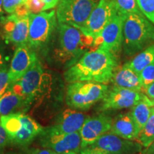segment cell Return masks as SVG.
Wrapping results in <instances>:
<instances>
[{"label":"cell","mask_w":154,"mask_h":154,"mask_svg":"<svg viewBox=\"0 0 154 154\" xmlns=\"http://www.w3.org/2000/svg\"><path fill=\"white\" fill-rule=\"evenodd\" d=\"M112 121L113 119L110 116L106 114L88 117L79 131L82 138V149L91 146L100 136L109 132Z\"/></svg>","instance_id":"cell-15"},{"label":"cell","mask_w":154,"mask_h":154,"mask_svg":"<svg viewBox=\"0 0 154 154\" xmlns=\"http://www.w3.org/2000/svg\"><path fill=\"white\" fill-rule=\"evenodd\" d=\"M126 17L117 14L94 39L93 49H101L118 57L124 42V24Z\"/></svg>","instance_id":"cell-8"},{"label":"cell","mask_w":154,"mask_h":154,"mask_svg":"<svg viewBox=\"0 0 154 154\" xmlns=\"http://www.w3.org/2000/svg\"><path fill=\"white\" fill-rule=\"evenodd\" d=\"M25 4L31 14H38L46 11V5L42 0H27Z\"/></svg>","instance_id":"cell-27"},{"label":"cell","mask_w":154,"mask_h":154,"mask_svg":"<svg viewBox=\"0 0 154 154\" xmlns=\"http://www.w3.org/2000/svg\"><path fill=\"white\" fill-rule=\"evenodd\" d=\"M81 154H108L101 149H94V148L86 147L80 150Z\"/></svg>","instance_id":"cell-31"},{"label":"cell","mask_w":154,"mask_h":154,"mask_svg":"<svg viewBox=\"0 0 154 154\" xmlns=\"http://www.w3.org/2000/svg\"><path fill=\"white\" fill-rule=\"evenodd\" d=\"M22 1H23V2H24V3H26V2L27 1V0H22Z\"/></svg>","instance_id":"cell-40"},{"label":"cell","mask_w":154,"mask_h":154,"mask_svg":"<svg viewBox=\"0 0 154 154\" xmlns=\"http://www.w3.org/2000/svg\"><path fill=\"white\" fill-rule=\"evenodd\" d=\"M4 63H5V58H4L2 51L0 49V69L2 68Z\"/></svg>","instance_id":"cell-37"},{"label":"cell","mask_w":154,"mask_h":154,"mask_svg":"<svg viewBox=\"0 0 154 154\" xmlns=\"http://www.w3.org/2000/svg\"><path fill=\"white\" fill-rule=\"evenodd\" d=\"M1 23L7 40L17 46L27 44L29 14L20 17L13 13L5 17Z\"/></svg>","instance_id":"cell-14"},{"label":"cell","mask_w":154,"mask_h":154,"mask_svg":"<svg viewBox=\"0 0 154 154\" xmlns=\"http://www.w3.org/2000/svg\"><path fill=\"white\" fill-rule=\"evenodd\" d=\"M154 62V44L146 48L143 51L135 55L131 60L126 63L127 66L133 69L135 72L139 73L143 69Z\"/></svg>","instance_id":"cell-22"},{"label":"cell","mask_w":154,"mask_h":154,"mask_svg":"<svg viewBox=\"0 0 154 154\" xmlns=\"http://www.w3.org/2000/svg\"><path fill=\"white\" fill-rule=\"evenodd\" d=\"M119 66L118 57L101 49L86 52L74 64L69 67L63 78L69 84L90 82L107 84Z\"/></svg>","instance_id":"cell-1"},{"label":"cell","mask_w":154,"mask_h":154,"mask_svg":"<svg viewBox=\"0 0 154 154\" xmlns=\"http://www.w3.org/2000/svg\"><path fill=\"white\" fill-rule=\"evenodd\" d=\"M117 14L116 0H99L86 22L79 29L94 39Z\"/></svg>","instance_id":"cell-9"},{"label":"cell","mask_w":154,"mask_h":154,"mask_svg":"<svg viewBox=\"0 0 154 154\" xmlns=\"http://www.w3.org/2000/svg\"><path fill=\"white\" fill-rule=\"evenodd\" d=\"M113 86L128 88L143 92V86L139 74L135 72L133 69L124 63L122 66H118L113 73L110 81Z\"/></svg>","instance_id":"cell-18"},{"label":"cell","mask_w":154,"mask_h":154,"mask_svg":"<svg viewBox=\"0 0 154 154\" xmlns=\"http://www.w3.org/2000/svg\"><path fill=\"white\" fill-rule=\"evenodd\" d=\"M109 131L125 139L136 140L138 132L131 111L120 113L115 117Z\"/></svg>","instance_id":"cell-19"},{"label":"cell","mask_w":154,"mask_h":154,"mask_svg":"<svg viewBox=\"0 0 154 154\" xmlns=\"http://www.w3.org/2000/svg\"><path fill=\"white\" fill-rule=\"evenodd\" d=\"M31 154H58L55 153L54 151L48 149H35L34 151L32 152Z\"/></svg>","instance_id":"cell-34"},{"label":"cell","mask_w":154,"mask_h":154,"mask_svg":"<svg viewBox=\"0 0 154 154\" xmlns=\"http://www.w3.org/2000/svg\"><path fill=\"white\" fill-rule=\"evenodd\" d=\"M42 1L45 4V10L47 11L54 8L56 6L58 5V4L59 3L61 0H42Z\"/></svg>","instance_id":"cell-32"},{"label":"cell","mask_w":154,"mask_h":154,"mask_svg":"<svg viewBox=\"0 0 154 154\" xmlns=\"http://www.w3.org/2000/svg\"><path fill=\"white\" fill-rule=\"evenodd\" d=\"M107 84L90 82L70 83L66 87V103L74 109L87 110L102 101L109 91Z\"/></svg>","instance_id":"cell-5"},{"label":"cell","mask_w":154,"mask_h":154,"mask_svg":"<svg viewBox=\"0 0 154 154\" xmlns=\"http://www.w3.org/2000/svg\"><path fill=\"white\" fill-rule=\"evenodd\" d=\"M154 44V24L143 13L127 15L124 24L123 49L128 57L137 54Z\"/></svg>","instance_id":"cell-3"},{"label":"cell","mask_w":154,"mask_h":154,"mask_svg":"<svg viewBox=\"0 0 154 154\" xmlns=\"http://www.w3.org/2000/svg\"><path fill=\"white\" fill-rule=\"evenodd\" d=\"M8 142L9 138L7 132L0 123V149H3Z\"/></svg>","instance_id":"cell-30"},{"label":"cell","mask_w":154,"mask_h":154,"mask_svg":"<svg viewBox=\"0 0 154 154\" xmlns=\"http://www.w3.org/2000/svg\"><path fill=\"white\" fill-rule=\"evenodd\" d=\"M37 57L27 44L18 46L13 56L9 70V85L12 86L26 74Z\"/></svg>","instance_id":"cell-17"},{"label":"cell","mask_w":154,"mask_h":154,"mask_svg":"<svg viewBox=\"0 0 154 154\" xmlns=\"http://www.w3.org/2000/svg\"><path fill=\"white\" fill-rule=\"evenodd\" d=\"M22 3H24L22 0H3L4 11L8 14H13Z\"/></svg>","instance_id":"cell-29"},{"label":"cell","mask_w":154,"mask_h":154,"mask_svg":"<svg viewBox=\"0 0 154 154\" xmlns=\"http://www.w3.org/2000/svg\"><path fill=\"white\" fill-rule=\"evenodd\" d=\"M2 4H3V0H0V22H1V21L5 17V11H4Z\"/></svg>","instance_id":"cell-36"},{"label":"cell","mask_w":154,"mask_h":154,"mask_svg":"<svg viewBox=\"0 0 154 154\" xmlns=\"http://www.w3.org/2000/svg\"><path fill=\"white\" fill-rule=\"evenodd\" d=\"M153 106L154 100L149 99L144 94L143 98L131 107V113L138 133L147 122L151 115V109Z\"/></svg>","instance_id":"cell-21"},{"label":"cell","mask_w":154,"mask_h":154,"mask_svg":"<svg viewBox=\"0 0 154 154\" xmlns=\"http://www.w3.org/2000/svg\"><path fill=\"white\" fill-rule=\"evenodd\" d=\"M29 108L27 103L22 97L15 94L11 89L7 90L0 97V116H7L21 112Z\"/></svg>","instance_id":"cell-20"},{"label":"cell","mask_w":154,"mask_h":154,"mask_svg":"<svg viewBox=\"0 0 154 154\" xmlns=\"http://www.w3.org/2000/svg\"><path fill=\"white\" fill-rule=\"evenodd\" d=\"M118 14L126 17L132 13L141 12L138 5V0H116Z\"/></svg>","instance_id":"cell-24"},{"label":"cell","mask_w":154,"mask_h":154,"mask_svg":"<svg viewBox=\"0 0 154 154\" xmlns=\"http://www.w3.org/2000/svg\"><path fill=\"white\" fill-rule=\"evenodd\" d=\"M63 154H78V153H76V152H74V151H70V152H67V153H65Z\"/></svg>","instance_id":"cell-38"},{"label":"cell","mask_w":154,"mask_h":154,"mask_svg":"<svg viewBox=\"0 0 154 154\" xmlns=\"http://www.w3.org/2000/svg\"><path fill=\"white\" fill-rule=\"evenodd\" d=\"M140 11L154 24V0H138Z\"/></svg>","instance_id":"cell-25"},{"label":"cell","mask_w":154,"mask_h":154,"mask_svg":"<svg viewBox=\"0 0 154 154\" xmlns=\"http://www.w3.org/2000/svg\"><path fill=\"white\" fill-rule=\"evenodd\" d=\"M139 76L143 91L144 88H146L154 82V62L145 67L139 73Z\"/></svg>","instance_id":"cell-26"},{"label":"cell","mask_w":154,"mask_h":154,"mask_svg":"<svg viewBox=\"0 0 154 154\" xmlns=\"http://www.w3.org/2000/svg\"><path fill=\"white\" fill-rule=\"evenodd\" d=\"M143 96L144 93L142 91L113 86L109 88L106 95L102 99L101 110H119L131 108Z\"/></svg>","instance_id":"cell-12"},{"label":"cell","mask_w":154,"mask_h":154,"mask_svg":"<svg viewBox=\"0 0 154 154\" xmlns=\"http://www.w3.org/2000/svg\"><path fill=\"white\" fill-rule=\"evenodd\" d=\"M0 123L7 132L9 142L17 146L28 145L44 130L41 125L22 112L2 116Z\"/></svg>","instance_id":"cell-4"},{"label":"cell","mask_w":154,"mask_h":154,"mask_svg":"<svg viewBox=\"0 0 154 154\" xmlns=\"http://www.w3.org/2000/svg\"><path fill=\"white\" fill-rule=\"evenodd\" d=\"M9 86V71L7 69H0V97L7 91Z\"/></svg>","instance_id":"cell-28"},{"label":"cell","mask_w":154,"mask_h":154,"mask_svg":"<svg viewBox=\"0 0 154 154\" xmlns=\"http://www.w3.org/2000/svg\"><path fill=\"white\" fill-rule=\"evenodd\" d=\"M138 154H139V153H138Z\"/></svg>","instance_id":"cell-41"},{"label":"cell","mask_w":154,"mask_h":154,"mask_svg":"<svg viewBox=\"0 0 154 154\" xmlns=\"http://www.w3.org/2000/svg\"><path fill=\"white\" fill-rule=\"evenodd\" d=\"M99 0H61L56 15L58 23L79 28L87 20Z\"/></svg>","instance_id":"cell-6"},{"label":"cell","mask_w":154,"mask_h":154,"mask_svg":"<svg viewBox=\"0 0 154 154\" xmlns=\"http://www.w3.org/2000/svg\"><path fill=\"white\" fill-rule=\"evenodd\" d=\"M143 92L149 99L154 100V82L146 88H144Z\"/></svg>","instance_id":"cell-33"},{"label":"cell","mask_w":154,"mask_h":154,"mask_svg":"<svg viewBox=\"0 0 154 154\" xmlns=\"http://www.w3.org/2000/svg\"><path fill=\"white\" fill-rule=\"evenodd\" d=\"M43 69L38 59L20 79L11 86V90L22 97L28 106L39 95L44 82Z\"/></svg>","instance_id":"cell-10"},{"label":"cell","mask_w":154,"mask_h":154,"mask_svg":"<svg viewBox=\"0 0 154 154\" xmlns=\"http://www.w3.org/2000/svg\"><path fill=\"white\" fill-rule=\"evenodd\" d=\"M136 140L143 148L148 147L154 141V106L151 109L150 117L138 133Z\"/></svg>","instance_id":"cell-23"},{"label":"cell","mask_w":154,"mask_h":154,"mask_svg":"<svg viewBox=\"0 0 154 154\" xmlns=\"http://www.w3.org/2000/svg\"><path fill=\"white\" fill-rule=\"evenodd\" d=\"M41 145L58 154L80 152L82 138L79 132L72 134H45L42 132Z\"/></svg>","instance_id":"cell-13"},{"label":"cell","mask_w":154,"mask_h":154,"mask_svg":"<svg viewBox=\"0 0 154 154\" xmlns=\"http://www.w3.org/2000/svg\"><path fill=\"white\" fill-rule=\"evenodd\" d=\"M139 154H154V141L150 144L148 147L144 148L142 151L140 152Z\"/></svg>","instance_id":"cell-35"},{"label":"cell","mask_w":154,"mask_h":154,"mask_svg":"<svg viewBox=\"0 0 154 154\" xmlns=\"http://www.w3.org/2000/svg\"><path fill=\"white\" fill-rule=\"evenodd\" d=\"M58 46L54 57L58 61L70 67L83 55L93 49L94 38L86 35L79 29L58 23Z\"/></svg>","instance_id":"cell-2"},{"label":"cell","mask_w":154,"mask_h":154,"mask_svg":"<svg viewBox=\"0 0 154 154\" xmlns=\"http://www.w3.org/2000/svg\"><path fill=\"white\" fill-rule=\"evenodd\" d=\"M88 147L101 149L108 154H138L143 149L136 140L125 139L110 131L102 135Z\"/></svg>","instance_id":"cell-11"},{"label":"cell","mask_w":154,"mask_h":154,"mask_svg":"<svg viewBox=\"0 0 154 154\" xmlns=\"http://www.w3.org/2000/svg\"><path fill=\"white\" fill-rule=\"evenodd\" d=\"M56 11H42L29 14V29L27 45L30 48H39L49 42L57 27Z\"/></svg>","instance_id":"cell-7"},{"label":"cell","mask_w":154,"mask_h":154,"mask_svg":"<svg viewBox=\"0 0 154 154\" xmlns=\"http://www.w3.org/2000/svg\"><path fill=\"white\" fill-rule=\"evenodd\" d=\"M88 116L79 111L66 109L60 113L52 126L44 129L45 134H72L79 132Z\"/></svg>","instance_id":"cell-16"},{"label":"cell","mask_w":154,"mask_h":154,"mask_svg":"<svg viewBox=\"0 0 154 154\" xmlns=\"http://www.w3.org/2000/svg\"><path fill=\"white\" fill-rule=\"evenodd\" d=\"M7 154H23V153H9Z\"/></svg>","instance_id":"cell-39"}]
</instances>
